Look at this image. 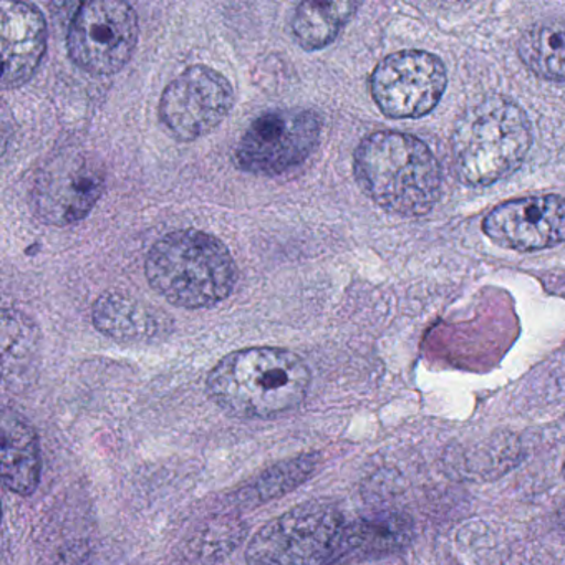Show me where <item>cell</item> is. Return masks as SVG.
Returning a JSON list of instances; mask_svg holds the SVG:
<instances>
[{"label":"cell","instance_id":"obj_3","mask_svg":"<svg viewBox=\"0 0 565 565\" xmlns=\"http://www.w3.org/2000/svg\"><path fill=\"white\" fill-rule=\"evenodd\" d=\"M145 274L164 300L183 309L217 306L237 282L236 260L226 244L198 230L173 231L157 241Z\"/></svg>","mask_w":565,"mask_h":565},{"label":"cell","instance_id":"obj_20","mask_svg":"<svg viewBox=\"0 0 565 565\" xmlns=\"http://www.w3.org/2000/svg\"><path fill=\"white\" fill-rule=\"evenodd\" d=\"M564 476H565V462H564Z\"/></svg>","mask_w":565,"mask_h":565},{"label":"cell","instance_id":"obj_16","mask_svg":"<svg viewBox=\"0 0 565 565\" xmlns=\"http://www.w3.org/2000/svg\"><path fill=\"white\" fill-rule=\"evenodd\" d=\"M519 57L544 81L565 84V22L544 21L522 34Z\"/></svg>","mask_w":565,"mask_h":565},{"label":"cell","instance_id":"obj_11","mask_svg":"<svg viewBox=\"0 0 565 565\" xmlns=\"http://www.w3.org/2000/svg\"><path fill=\"white\" fill-rule=\"evenodd\" d=\"M482 231L504 249H551L565 243V200L557 194H542L508 201L486 216Z\"/></svg>","mask_w":565,"mask_h":565},{"label":"cell","instance_id":"obj_19","mask_svg":"<svg viewBox=\"0 0 565 565\" xmlns=\"http://www.w3.org/2000/svg\"><path fill=\"white\" fill-rule=\"evenodd\" d=\"M558 524H561L562 531L565 532V504L558 511Z\"/></svg>","mask_w":565,"mask_h":565},{"label":"cell","instance_id":"obj_15","mask_svg":"<svg viewBox=\"0 0 565 565\" xmlns=\"http://www.w3.org/2000/svg\"><path fill=\"white\" fill-rule=\"evenodd\" d=\"M356 2H302L292 19V34L306 52L329 47L355 15Z\"/></svg>","mask_w":565,"mask_h":565},{"label":"cell","instance_id":"obj_5","mask_svg":"<svg viewBox=\"0 0 565 565\" xmlns=\"http://www.w3.org/2000/svg\"><path fill=\"white\" fill-rule=\"evenodd\" d=\"M353 555V521L330 502L309 501L264 524L247 565H332Z\"/></svg>","mask_w":565,"mask_h":565},{"label":"cell","instance_id":"obj_13","mask_svg":"<svg viewBox=\"0 0 565 565\" xmlns=\"http://www.w3.org/2000/svg\"><path fill=\"white\" fill-rule=\"evenodd\" d=\"M98 332L121 343L158 342L173 332V320L163 310L125 292H105L92 309Z\"/></svg>","mask_w":565,"mask_h":565},{"label":"cell","instance_id":"obj_1","mask_svg":"<svg viewBox=\"0 0 565 565\" xmlns=\"http://www.w3.org/2000/svg\"><path fill=\"white\" fill-rule=\"evenodd\" d=\"M312 383L309 365L279 347L236 350L216 363L206 380L210 398L237 418H276L306 399Z\"/></svg>","mask_w":565,"mask_h":565},{"label":"cell","instance_id":"obj_18","mask_svg":"<svg viewBox=\"0 0 565 565\" xmlns=\"http://www.w3.org/2000/svg\"><path fill=\"white\" fill-rule=\"evenodd\" d=\"M32 333L28 330V322L24 317L18 313L9 316L8 310L4 313V375H18L21 363H28L29 352H31Z\"/></svg>","mask_w":565,"mask_h":565},{"label":"cell","instance_id":"obj_6","mask_svg":"<svg viewBox=\"0 0 565 565\" xmlns=\"http://www.w3.org/2000/svg\"><path fill=\"white\" fill-rule=\"evenodd\" d=\"M322 137L319 114L306 108L259 115L237 143V168L259 177H279L312 157Z\"/></svg>","mask_w":565,"mask_h":565},{"label":"cell","instance_id":"obj_10","mask_svg":"<svg viewBox=\"0 0 565 565\" xmlns=\"http://www.w3.org/2000/svg\"><path fill=\"white\" fill-rule=\"evenodd\" d=\"M448 85L445 64L425 51H403L383 58L370 92L376 107L390 118H419L435 110Z\"/></svg>","mask_w":565,"mask_h":565},{"label":"cell","instance_id":"obj_9","mask_svg":"<svg viewBox=\"0 0 565 565\" xmlns=\"http://www.w3.org/2000/svg\"><path fill=\"white\" fill-rule=\"evenodd\" d=\"M234 100L233 85L221 72L193 65L167 85L158 115L174 140L191 143L220 127Z\"/></svg>","mask_w":565,"mask_h":565},{"label":"cell","instance_id":"obj_2","mask_svg":"<svg viewBox=\"0 0 565 565\" xmlns=\"http://www.w3.org/2000/svg\"><path fill=\"white\" fill-rule=\"evenodd\" d=\"M360 190L388 213L428 214L441 194V171L428 145L399 131H376L360 141L353 158Z\"/></svg>","mask_w":565,"mask_h":565},{"label":"cell","instance_id":"obj_7","mask_svg":"<svg viewBox=\"0 0 565 565\" xmlns=\"http://www.w3.org/2000/svg\"><path fill=\"white\" fill-rule=\"evenodd\" d=\"M140 24L137 11L120 0H90L75 12L67 34L72 62L92 75H114L134 57Z\"/></svg>","mask_w":565,"mask_h":565},{"label":"cell","instance_id":"obj_4","mask_svg":"<svg viewBox=\"0 0 565 565\" xmlns=\"http://www.w3.org/2000/svg\"><path fill=\"white\" fill-rule=\"evenodd\" d=\"M531 147L527 115L515 102L498 95L466 108L452 130V163L468 186H489L514 173Z\"/></svg>","mask_w":565,"mask_h":565},{"label":"cell","instance_id":"obj_17","mask_svg":"<svg viewBox=\"0 0 565 565\" xmlns=\"http://www.w3.org/2000/svg\"><path fill=\"white\" fill-rule=\"evenodd\" d=\"M312 469L313 461L309 456L284 462V465L277 466L276 469H269L266 475L260 476L256 484L250 486V491L254 489L257 492L253 499L267 501V499H273L274 495L284 494V492L299 486V482H302L303 479L309 478Z\"/></svg>","mask_w":565,"mask_h":565},{"label":"cell","instance_id":"obj_12","mask_svg":"<svg viewBox=\"0 0 565 565\" xmlns=\"http://www.w3.org/2000/svg\"><path fill=\"white\" fill-rule=\"evenodd\" d=\"M2 88L15 90L31 82L47 49V22L38 6L2 2Z\"/></svg>","mask_w":565,"mask_h":565},{"label":"cell","instance_id":"obj_8","mask_svg":"<svg viewBox=\"0 0 565 565\" xmlns=\"http://www.w3.org/2000/svg\"><path fill=\"white\" fill-rule=\"evenodd\" d=\"M107 190V170L94 154L65 150L47 161L32 188V207L51 226L81 223Z\"/></svg>","mask_w":565,"mask_h":565},{"label":"cell","instance_id":"obj_14","mask_svg":"<svg viewBox=\"0 0 565 565\" xmlns=\"http://www.w3.org/2000/svg\"><path fill=\"white\" fill-rule=\"evenodd\" d=\"M35 429L14 412L2 416V481L19 495L34 494L42 475Z\"/></svg>","mask_w":565,"mask_h":565}]
</instances>
